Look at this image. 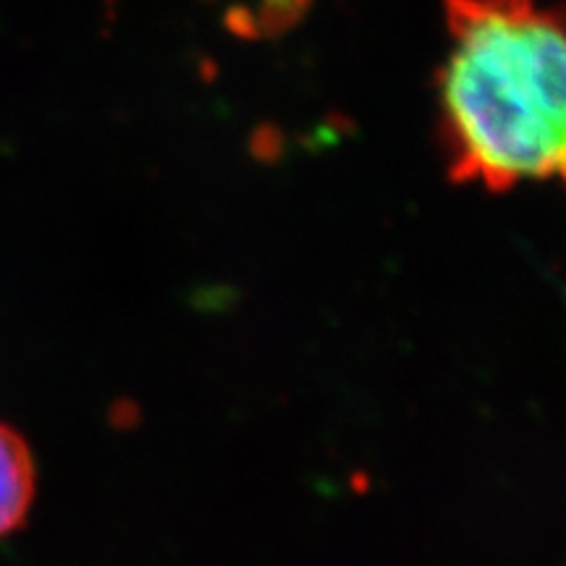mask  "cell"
<instances>
[{
  "label": "cell",
  "instance_id": "cell-1",
  "mask_svg": "<svg viewBox=\"0 0 566 566\" xmlns=\"http://www.w3.org/2000/svg\"><path fill=\"white\" fill-rule=\"evenodd\" d=\"M441 139L459 184L506 192L564 171L562 13L535 0H446Z\"/></svg>",
  "mask_w": 566,
  "mask_h": 566
},
{
  "label": "cell",
  "instance_id": "cell-2",
  "mask_svg": "<svg viewBox=\"0 0 566 566\" xmlns=\"http://www.w3.org/2000/svg\"><path fill=\"white\" fill-rule=\"evenodd\" d=\"M38 491L30 443L17 428L0 420V537L24 525Z\"/></svg>",
  "mask_w": 566,
  "mask_h": 566
},
{
  "label": "cell",
  "instance_id": "cell-3",
  "mask_svg": "<svg viewBox=\"0 0 566 566\" xmlns=\"http://www.w3.org/2000/svg\"><path fill=\"white\" fill-rule=\"evenodd\" d=\"M307 3V0H265L263 3V24L268 30L275 32L279 27H286L292 24L296 13H300L302 6Z\"/></svg>",
  "mask_w": 566,
  "mask_h": 566
}]
</instances>
